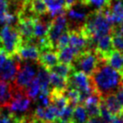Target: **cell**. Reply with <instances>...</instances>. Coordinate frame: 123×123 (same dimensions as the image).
Here are the masks:
<instances>
[{
	"label": "cell",
	"instance_id": "cell-1",
	"mask_svg": "<svg viewBox=\"0 0 123 123\" xmlns=\"http://www.w3.org/2000/svg\"><path fill=\"white\" fill-rule=\"evenodd\" d=\"M90 78L95 91L100 97L114 94L122 86V74L105 60H100Z\"/></svg>",
	"mask_w": 123,
	"mask_h": 123
},
{
	"label": "cell",
	"instance_id": "cell-2",
	"mask_svg": "<svg viewBox=\"0 0 123 123\" xmlns=\"http://www.w3.org/2000/svg\"><path fill=\"white\" fill-rule=\"evenodd\" d=\"M22 42V38L15 26L3 25L0 29V50L8 56L16 55Z\"/></svg>",
	"mask_w": 123,
	"mask_h": 123
},
{
	"label": "cell",
	"instance_id": "cell-3",
	"mask_svg": "<svg viewBox=\"0 0 123 123\" xmlns=\"http://www.w3.org/2000/svg\"><path fill=\"white\" fill-rule=\"evenodd\" d=\"M100 60L98 58L96 51L92 49H88L81 52L76 56L72 67L74 71H81L86 75L91 76L97 68Z\"/></svg>",
	"mask_w": 123,
	"mask_h": 123
},
{
	"label": "cell",
	"instance_id": "cell-4",
	"mask_svg": "<svg viewBox=\"0 0 123 123\" xmlns=\"http://www.w3.org/2000/svg\"><path fill=\"white\" fill-rule=\"evenodd\" d=\"M40 66L38 61H26V63H21V66L17 74L13 85L18 88L25 90L29 84L37 75L38 70Z\"/></svg>",
	"mask_w": 123,
	"mask_h": 123
},
{
	"label": "cell",
	"instance_id": "cell-5",
	"mask_svg": "<svg viewBox=\"0 0 123 123\" xmlns=\"http://www.w3.org/2000/svg\"><path fill=\"white\" fill-rule=\"evenodd\" d=\"M69 30V22L67 16L62 13L55 17L50 24L49 31L46 35L48 42L52 47L56 50V46L60 37L64 32Z\"/></svg>",
	"mask_w": 123,
	"mask_h": 123
},
{
	"label": "cell",
	"instance_id": "cell-6",
	"mask_svg": "<svg viewBox=\"0 0 123 123\" xmlns=\"http://www.w3.org/2000/svg\"><path fill=\"white\" fill-rule=\"evenodd\" d=\"M22 60L18 55L8 56L7 60L0 65V80L7 82H13L21 66Z\"/></svg>",
	"mask_w": 123,
	"mask_h": 123
},
{
	"label": "cell",
	"instance_id": "cell-7",
	"mask_svg": "<svg viewBox=\"0 0 123 123\" xmlns=\"http://www.w3.org/2000/svg\"><path fill=\"white\" fill-rule=\"evenodd\" d=\"M68 87L74 89L79 92L95 91L90 76L81 71H73L68 78Z\"/></svg>",
	"mask_w": 123,
	"mask_h": 123
},
{
	"label": "cell",
	"instance_id": "cell-8",
	"mask_svg": "<svg viewBox=\"0 0 123 123\" xmlns=\"http://www.w3.org/2000/svg\"><path fill=\"white\" fill-rule=\"evenodd\" d=\"M113 50L114 48L113 44H112V39L111 34L102 36L96 42L95 51H96L98 58L100 60L106 61L107 58L110 56V55Z\"/></svg>",
	"mask_w": 123,
	"mask_h": 123
},
{
	"label": "cell",
	"instance_id": "cell-9",
	"mask_svg": "<svg viewBox=\"0 0 123 123\" xmlns=\"http://www.w3.org/2000/svg\"><path fill=\"white\" fill-rule=\"evenodd\" d=\"M35 18H23L18 19L15 25L18 29L23 43H28L34 38V28Z\"/></svg>",
	"mask_w": 123,
	"mask_h": 123
},
{
	"label": "cell",
	"instance_id": "cell-10",
	"mask_svg": "<svg viewBox=\"0 0 123 123\" xmlns=\"http://www.w3.org/2000/svg\"><path fill=\"white\" fill-rule=\"evenodd\" d=\"M60 114V111L52 104L47 107L37 106L34 112V117L44 122H56Z\"/></svg>",
	"mask_w": 123,
	"mask_h": 123
},
{
	"label": "cell",
	"instance_id": "cell-11",
	"mask_svg": "<svg viewBox=\"0 0 123 123\" xmlns=\"http://www.w3.org/2000/svg\"><path fill=\"white\" fill-rule=\"evenodd\" d=\"M17 55L22 61H38L40 55V50L34 44L22 43Z\"/></svg>",
	"mask_w": 123,
	"mask_h": 123
},
{
	"label": "cell",
	"instance_id": "cell-12",
	"mask_svg": "<svg viewBox=\"0 0 123 123\" xmlns=\"http://www.w3.org/2000/svg\"><path fill=\"white\" fill-rule=\"evenodd\" d=\"M38 62L43 67L49 70L59 63L57 51L55 49H46L41 51Z\"/></svg>",
	"mask_w": 123,
	"mask_h": 123
},
{
	"label": "cell",
	"instance_id": "cell-13",
	"mask_svg": "<svg viewBox=\"0 0 123 123\" xmlns=\"http://www.w3.org/2000/svg\"><path fill=\"white\" fill-rule=\"evenodd\" d=\"M57 55H58L59 62L66 65H71L74 62V59L76 58L79 52L76 51L71 46H66V47L61 48L60 49H57Z\"/></svg>",
	"mask_w": 123,
	"mask_h": 123
},
{
	"label": "cell",
	"instance_id": "cell-14",
	"mask_svg": "<svg viewBox=\"0 0 123 123\" xmlns=\"http://www.w3.org/2000/svg\"><path fill=\"white\" fill-rule=\"evenodd\" d=\"M67 17L70 18V23H73L74 25H75V29H78V28L83 26V25L85 24L86 20V18H87L88 14L89 13L85 12L84 10H80V9H76V8H70L67 10Z\"/></svg>",
	"mask_w": 123,
	"mask_h": 123
},
{
	"label": "cell",
	"instance_id": "cell-15",
	"mask_svg": "<svg viewBox=\"0 0 123 123\" xmlns=\"http://www.w3.org/2000/svg\"><path fill=\"white\" fill-rule=\"evenodd\" d=\"M48 8V13L51 18L58 16L67 11L65 0H44Z\"/></svg>",
	"mask_w": 123,
	"mask_h": 123
},
{
	"label": "cell",
	"instance_id": "cell-16",
	"mask_svg": "<svg viewBox=\"0 0 123 123\" xmlns=\"http://www.w3.org/2000/svg\"><path fill=\"white\" fill-rule=\"evenodd\" d=\"M52 20L46 21L45 18H41L38 17L34 20V38L35 39H42L46 37L49 31L50 24Z\"/></svg>",
	"mask_w": 123,
	"mask_h": 123
},
{
	"label": "cell",
	"instance_id": "cell-17",
	"mask_svg": "<svg viewBox=\"0 0 123 123\" xmlns=\"http://www.w3.org/2000/svg\"><path fill=\"white\" fill-rule=\"evenodd\" d=\"M106 63L121 74H123V53L114 49L107 58Z\"/></svg>",
	"mask_w": 123,
	"mask_h": 123
},
{
	"label": "cell",
	"instance_id": "cell-18",
	"mask_svg": "<svg viewBox=\"0 0 123 123\" xmlns=\"http://www.w3.org/2000/svg\"><path fill=\"white\" fill-rule=\"evenodd\" d=\"M101 100L104 101L107 109L110 111V112L113 116L118 115L123 111L122 106L119 104L118 100L116 98L115 94H111L105 97H101Z\"/></svg>",
	"mask_w": 123,
	"mask_h": 123
},
{
	"label": "cell",
	"instance_id": "cell-19",
	"mask_svg": "<svg viewBox=\"0 0 123 123\" xmlns=\"http://www.w3.org/2000/svg\"><path fill=\"white\" fill-rule=\"evenodd\" d=\"M37 79L41 86V91L49 92L50 91V72L40 65L37 73Z\"/></svg>",
	"mask_w": 123,
	"mask_h": 123
},
{
	"label": "cell",
	"instance_id": "cell-20",
	"mask_svg": "<svg viewBox=\"0 0 123 123\" xmlns=\"http://www.w3.org/2000/svg\"><path fill=\"white\" fill-rule=\"evenodd\" d=\"M29 4L32 12L37 17L47 14L48 8L44 0H25Z\"/></svg>",
	"mask_w": 123,
	"mask_h": 123
},
{
	"label": "cell",
	"instance_id": "cell-21",
	"mask_svg": "<svg viewBox=\"0 0 123 123\" xmlns=\"http://www.w3.org/2000/svg\"><path fill=\"white\" fill-rule=\"evenodd\" d=\"M67 87H68L67 78H64L54 73H50V90L65 91Z\"/></svg>",
	"mask_w": 123,
	"mask_h": 123
},
{
	"label": "cell",
	"instance_id": "cell-22",
	"mask_svg": "<svg viewBox=\"0 0 123 123\" xmlns=\"http://www.w3.org/2000/svg\"><path fill=\"white\" fill-rule=\"evenodd\" d=\"M89 117L85 106L81 104H78L74 109L72 116V122L74 123H87Z\"/></svg>",
	"mask_w": 123,
	"mask_h": 123
},
{
	"label": "cell",
	"instance_id": "cell-23",
	"mask_svg": "<svg viewBox=\"0 0 123 123\" xmlns=\"http://www.w3.org/2000/svg\"><path fill=\"white\" fill-rule=\"evenodd\" d=\"M50 73H54L57 75H60L64 78H68L70 74L74 71V69L71 65H66L59 62L56 65L48 70Z\"/></svg>",
	"mask_w": 123,
	"mask_h": 123
},
{
	"label": "cell",
	"instance_id": "cell-24",
	"mask_svg": "<svg viewBox=\"0 0 123 123\" xmlns=\"http://www.w3.org/2000/svg\"><path fill=\"white\" fill-rule=\"evenodd\" d=\"M25 92L27 96H29L32 100H36V98L41 92V86L37 77H35L29 83V86L25 89Z\"/></svg>",
	"mask_w": 123,
	"mask_h": 123
},
{
	"label": "cell",
	"instance_id": "cell-25",
	"mask_svg": "<svg viewBox=\"0 0 123 123\" xmlns=\"http://www.w3.org/2000/svg\"><path fill=\"white\" fill-rule=\"evenodd\" d=\"M76 105L71 103H69L68 105L60 112L58 119L56 122L59 123H70L72 121V116H73L74 109Z\"/></svg>",
	"mask_w": 123,
	"mask_h": 123
},
{
	"label": "cell",
	"instance_id": "cell-26",
	"mask_svg": "<svg viewBox=\"0 0 123 123\" xmlns=\"http://www.w3.org/2000/svg\"><path fill=\"white\" fill-rule=\"evenodd\" d=\"M80 3L87 7H93L95 10H102L111 5L109 0H80Z\"/></svg>",
	"mask_w": 123,
	"mask_h": 123
},
{
	"label": "cell",
	"instance_id": "cell-27",
	"mask_svg": "<svg viewBox=\"0 0 123 123\" xmlns=\"http://www.w3.org/2000/svg\"><path fill=\"white\" fill-rule=\"evenodd\" d=\"M37 106L40 107H47L49 105H51V100H50L49 92H44L41 91L40 94L38 96V97L35 100Z\"/></svg>",
	"mask_w": 123,
	"mask_h": 123
},
{
	"label": "cell",
	"instance_id": "cell-28",
	"mask_svg": "<svg viewBox=\"0 0 123 123\" xmlns=\"http://www.w3.org/2000/svg\"><path fill=\"white\" fill-rule=\"evenodd\" d=\"M100 117H101V118H103L105 122H107L108 123H111L112 119H113V117H114V116L110 112V111L107 109L106 105H105V103H104V101L102 100H101V101H100Z\"/></svg>",
	"mask_w": 123,
	"mask_h": 123
},
{
	"label": "cell",
	"instance_id": "cell-29",
	"mask_svg": "<svg viewBox=\"0 0 123 123\" xmlns=\"http://www.w3.org/2000/svg\"><path fill=\"white\" fill-rule=\"evenodd\" d=\"M69 44H70V34H69V30H67L64 32L59 39L56 46V50L61 49V48L66 47V46L69 45Z\"/></svg>",
	"mask_w": 123,
	"mask_h": 123
},
{
	"label": "cell",
	"instance_id": "cell-30",
	"mask_svg": "<svg viewBox=\"0 0 123 123\" xmlns=\"http://www.w3.org/2000/svg\"><path fill=\"white\" fill-rule=\"evenodd\" d=\"M8 13V0H0V24L3 25L4 18Z\"/></svg>",
	"mask_w": 123,
	"mask_h": 123
},
{
	"label": "cell",
	"instance_id": "cell-31",
	"mask_svg": "<svg viewBox=\"0 0 123 123\" xmlns=\"http://www.w3.org/2000/svg\"><path fill=\"white\" fill-rule=\"evenodd\" d=\"M114 94H115L117 100H118L119 104L122 105V108H123V86H121V87L119 88Z\"/></svg>",
	"mask_w": 123,
	"mask_h": 123
},
{
	"label": "cell",
	"instance_id": "cell-32",
	"mask_svg": "<svg viewBox=\"0 0 123 123\" xmlns=\"http://www.w3.org/2000/svg\"><path fill=\"white\" fill-rule=\"evenodd\" d=\"M87 123H108V122H105L100 117H91V118H89Z\"/></svg>",
	"mask_w": 123,
	"mask_h": 123
},
{
	"label": "cell",
	"instance_id": "cell-33",
	"mask_svg": "<svg viewBox=\"0 0 123 123\" xmlns=\"http://www.w3.org/2000/svg\"><path fill=\"white\" fill-rule=\"evenodd\" d=\"M79 1H80V0H65V3H66L67 10H68L69 8H72V7H73L74 5H75Z\"/></svg>",
	"mask_w": 123,
	"mask_h": 123
},
{
	"label": "cell",
	"instance_id": "cell-34",
	"mask_svg": "<svg viewBox=\"0 0 123 123\" xmlns=\"http://www.w3.org/2000/svg\"><path fill=\"white\" fill-rule=\"evenodd\" d=\"M8 57V56L4 53V52L2 51V50H0V65H2V64H3V62L7 60Z\"/></svg>",
	"mask_w": 123,
	"mask_h": 123
},
{
	"label": "cell",
	"instance_id": "cell-35",
	"mask_svg": "<svg viewBox=\"0 0 123 123\" xmlns=\"http://www.w3.org/2000/svg\"><path fill=\"white\" fill-rule=\"evenodd\" d=\"M117 29H118V30L123 34V22L122 23H121L120 25H117Z\"/></svg>",
	"mask_w": 123,
	"mask_h": 123
},
{
	"label": "cell",
	"instance_id": "cell-36",
	"mask_svg": "<svg viewBox=\"0 0 123 123\" xmlns=\"http://www.w3.org/2000/svg\"><path fill=\"white\" fill-rule=\"evenodd\" d=\"M2 121H3V112L0 110V123H2Z\"/></svg>",
	"mask_w": 123,
	"mask_h": 123
},
{
	"label": "cell",
	"instance_id": "cell-37",
	"mask_svg": "<svg viewBox=\"0 0 123 123\" xmlns=\"http://www.w3.org/2000/svg\"><path fill=\"white\" fill-rule=\"evenodd\" d=\"M45 123H59L57 122H45Z\"/></svg>",
	"mask_w": 123,
	"mask_h": 123
},
{
	"label": "cell",
	"instance_id": "cell-38",
	"mask_svg": "<svg viewBox=\"0 0 123 123\" xmlns=\"http://www.w3.org/2000/svg\"><path fill=\"white\" fill-rule=\"evenodd\" d=\"M122 86H123V74H122Z\"/></svg>",
	"mask_w": 123,
	"mask_h": 123
},
{
	"label": "cell",
	"instance_id": "cell-39",
	"mask_svg": "<svg viewBox=\"0 0 123 123\" xmlns=\"http://www.w3.org/2000/svg\"><path fill=\"white\" fill-rule=\"evenodd\" d=\"M109 1H110L111 3H112V2H113V1H115V0H109Z\"/></svg>",
	"mask_w": 123,
	"mask_h": 123
},
{
	"label": "cell",
	"instance_id": "cell-40",
	"mask_svg": "<svg viewBox=\"0 0 123 123\" xmlns=\"http://www.w3.org/2000/svg\"><path fill=\"white\" fill-rule=\"evenodd\" d=\"M33 119H34V118H33ZM33 121V120H32ZM32 121H31V122H25V123H31V122H32Z\"/></svg>",
	"mask_w": 123,
	"mask_h": 123
},
{
	"label": "cell",
	"instance_id": "cell-41",
	"mask_svg": "<svg viewBox=\"0 0 123 123\" xmlns=\"http://www.w3.org/2000/svg\"><path fill=\"white\" fill-rule=\"evenodd\" d=\"M70 123H74V122H70Z\"/></svg>",
	"mask_w": 123,
	"mask_h": 123
}]
</instances>
